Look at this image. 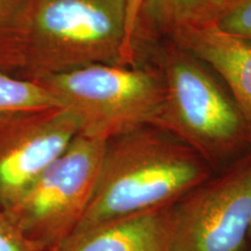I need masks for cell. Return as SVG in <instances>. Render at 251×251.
<instances>
[{"instance_id":"1","label":"cell","mask_w":251,"mask_h":251,"mask_svg":"<svg viewBox=\"0 0 251 251\" xmlns=\"http://www.w3.org/2000/svg\"><path fill=\"white\" fill-rule=\"evenodd\" d=\"M214 172L193 149L157 128L113 137L106 141L92 198L70 240L99 225L175 205Z\"/></svg>"},{"instance_id":"2","label":"cell","mask_w":251,"mask_h":251,"mask_svg":"<svg viewBox=\"0 0 251 251\" xmlns=\"http://www.w3.org/2000/svg\"><path fill=\"white\" fill-rule=\"evenodd\" d=\"M164 103L157 129L193 149L213 170L251 148V127L214 74L170 40L158 50Z\"/></svg>"},{"instance_id":"3","label":"cell","mask_w":251,"mask_h":251,"mask_svg":"<svg viewBox=\"0 0 251 251\" xmlns=\"http://www.w3.org/2000/svg\"><path fill=\"white\" fill-rule=\"evenodd\" d=\"M127 41V0H33L24 68L40 80L92 64L133 67Z\"/></svg>"},{"instance_id":"4","label":"cell","mask_w":251,"mask_h":251,"mask_svg":"<svg viewBox=\"0 0 251 251\" xmlns=\"http://www.w3.org/2000/svg\"><path fill=\"white\" fill-rule=\"evenodd\" d=\"M35 81L74 115L78 134L90 139L106 142L159 124L164 83L157 68L92 64Z\"/></svg>"},{"instance_id":"5","label":"cell","mask_w":251,"mask_h":251,"mask_svg":"<svg viewBox=\"0 0 251 251\" xmlns=\"http://www.w3.org/2000/svg\"><path fill=\"white\" fill-rule=\"evenodd\" d=\"M105 144L78 134L4 212L35 249L58 251L79 227L98 179Z\"/></svg>"},{"instance_id":"6","label":"cell","mask_w":251,"mask_h":251,"mask_svg":"<svg viewBox=\"0 0 251 251\" xmlns=\"http://www.w3.org/2000/svg\"><path fill=\"white\" fill-rule=\"evenodd\" d=\"M172 251H247L251 148L171 207Z\"/></svg>"},{"instance_id":"7","label":"cell","mask_w":251,"mask_h":251,"mask_svg":"<svg viewBox=\"0 0 251 251\" xmlns=\"http://www.w3.org/2000/svg\"><path fill=\"white\" fill-rule=\"evenodd\" d=\"M79 133L57 107L0 120V212H5Z\"/></svg>"},{"instance_id":"8","label":"cell","mask_w":251,"mask_h":251,"mask_svg":"<svg viewBox=\"0 0 251 251\" xmlns=\"http://www.w3.org/2000/svg\"><path fill=\"white\" fill-rule=\"evenodd\" d=\"M169 40L224 81L251 127V43L226 33L215 23L183 28Z\"/></svg>"},{"instance_id":"9","label":"cell","mask_w":251,"mask_h":251,"mask_svg":"<svg viewBox=\"0 0 251 251\" xmlns=\"http://www.w3.org/2000/svg\"><path fill=\"white\" fill-rule=\"evenodd\" d=\"M171 207L99 225L58 251H172Z\"/></svg>"},{"instance_id":"10","label":"cell","mask_w":251,"mask_h":251,"mask_svg":"<svg viewBox=\"0 0 251 251\" xmlns=\"http://www.w3.org/2000/svg\"><path fill=\"white\" fill-rule=\"evenodd\" d=\"M231 0H143L136 31L135 49L142 41L169 40L186 27L216 23Z\"/></svg>"},{"instance_id":"11","label":"cell","mask_w":251,"mask_h":251,"mask_svg":"<svg viewBox=\"0 0 251 251\" xmlns=\"http://www.w3.org/2000/svg\"><path fill=\"white\" fill-rule=\"evenodd\" d=\"M33 0H0V72L19 76L24 68Z\"/></svg>"},{"instance_id":"12","label":"cell","mask_w":251,"mask_h":251,"mask_svg":"<svg viewBox=\"0 0 251 251\" xmlns=\"http://www.w3.org/2000/svg\"><path fill=\"white\" fill-rule=\"evenodd\" d=\"M61 107L42 84L0 72V120Z\"/></svg>"},{"instance_id":"13","label":"cell","mask_w":251,"mask_h":251,"mask_svg":"<svg viewBox=\"0 0 251 251\" xmlns=\"http://www.w3.org/2000/svg\"><path fill=\"white\" fill-rule=\"evenodd\" d=\"M215 24L226 33L251 43V0H231Z\"/></svg>"},{"instance_id":"14","label":"cell","mask_w":251,"mask_h":251,"mask_svg":"<svg viewBox=\"0 0 251 251\" xmlns=\"http://www.w3.org/2000/svg\"><path fill=\"white\" fill-rule=\"evenodd\" d=\"M0 251H39L21 236L4 212H0Z\"/></svg>"},{"instance_id":"15","label":"cell","mask_w":251,"mask_h":251,"mask_svg":"<svg viewBox=\"0 0 251 251\" xmlns=\"http://www.w3.org/2000/svg\"><path fill=\"white\" fill-rule=\"evenodd\" d=\"M142 4L143 0H127V41L128 48L135 61L137 57L136 49H135V31H136Z\"/></svg>"},{"instance_id":"16","label":"cell","mask_w":251,"mask_h":251,"mask_svg":"<svg viewBox=\"0 0 251 251\" xmlns=\"http://www.w3.org/2000/svg\"><path fill=\"white\" fill-rule=\"evenodd\" d=\"M247 251H251V233H250V244H249V248H248Z\"/></svg>"}]
</instances>
